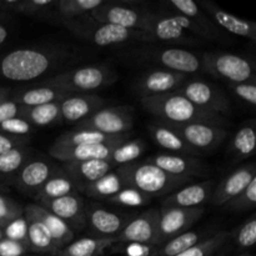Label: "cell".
Returning a JSON list of instances; mask_svg holds the SVG:
<instances>
[{"label": "cell", "mask_w": 256, "mask_h": 256, "mask_svg": "<svg viewBox=\"0 0 256 256\" xmlns=\"http://www.w3.org/2000/svg\"><path fill=\"white\" fill-rule=\"evenodd\" d=\"M230 90L244 100L246 104L254 108L256 105V82H238V84H229Z\"/></svg>", "instance_id": "c3c4849f"}, {"label": "cell", "mask_w": 256, "mask_h": 256, "mask_svg": "<svg viewBox=\"0 0 256 256\" xmlns=\"http://www.w3.org/2000/svg\"><path fill=\"white\" fill-rule=\"evenodd\" d=\"M145 162L160 168L168 174L178 178L192 179L204 176L209 172L208 166L195 156H185L176 154H156L146 158Z\"/></svg>", "instance_id": "d6986e66"}, {"label": "cell", "mask_w": 256, "mask_h": 256, "mask_svg": "<svg viewBox=\"0 0 256 256\" xmlns=\"http://www.w3.org/2000/svg\"><path fill=\"white\" fill-rule=\"evenodd\" d=\"M2 235L5 239L15 240V242H25L28 244L26 236V222L24 219V215H22L18 219L12 220L8 225L2 228Z\"/></svg>", "instance_id": "7dc6e473"}, {"label": "cell", "mask_w": 256, "mask_h": 256, "mask_svg": "<svg viewBox=\"0 0 256 256\" xmlns=\"http://www.w3.org/2000/svg\"><path fill=\"white\" fill-rule=\"evenodd\" d=\"M0 132L19 138H29L34 132V126L22 118L16 116L0 124Z\"/></svg>", "instance_id": "bcb514c9"}, {"label": "cell", "mask_w": 256, "mask_h": 256, "mask_svg": "<svg viewBox=\"0 0 256 256\" xmlns=\"http://www.w3.org/2000/svg\"><path fill=\"white\" fill-rule=\"evenodd\" d=\"M59 59V52L49 49H15L0 58V76L12 82H29L38 79L49 72Z\"/></svg>", "instance_id": "3957f363"}, {"label": "cell", "mask_w": 256, "mask_h": 256, "mask_svg": "<svg viewBox=\"0 0 256 256\" xmlns=\"http://www.w3.org/2000/svg\"><path fill=\"white\" fill-rule=\"evenodd\" d=\"M24 219L26 222V236L30 252L40 255L56 256L59 249L45 225L38 219L30 204L24 208Z\"/></svg>", "instance_id": "484cf974"}, {"label": "cell", "mask_w": 256, "mask_h": 256, "mask_svg": "<svg viewBox=\"0 0 256 256\" xmlns=\"http://www.w3.org/2000/svg\"><path fill=\"white\" fill-rule=\"evenodd\" d=\"M256 205V179L252 180L245 190L224 205L232 212H248L252 210Z\"/></svg>", "instance_id": "ee69618b"}, {"label": "cell", "mask_w": 256, "mask_h": 256, "mask_svg": "<svg viewBox=\"0 0 256 256\" xmlns=\"http://www.w3.org/2000/svg\"><path fill=\"white\" fill-rule=\"evenodd\" d=\"M202 70L228 84L255 82L254 65L249 59L226 52H204L200 58Z\"/></svg>", "instance_id": "8992f818"}, {"label": "cell", "mask_w": 256, "mask_h": 256, "mask_svg": "<svg viewBox=\"0 0 256 256\" xmlns=\"http://www.w3.org/2000/svg\"><path fill=\"white\" fill-rule=\"evenodd\" d=\"M254 179H256L255 164L252 162L238 168L226 178H224L219 185H215L210 202L216 206H224L229 200L246 189L248 185Z\"/></svg>", "instance_id": "44dd1931"}, {"label": "cell", "mask_w": 256, "mask_h": 256, "mask_svg": "<svg viewBox=\"0 0 256 256\" xmlns=\"http://www.w3.org/2000/svg\"><path fill=\"white\" fill-rule=\"evenodd\" d=\"M62 169L74 182L78 192H84L92 182L99 180L115 168L108 160H88L62 162Z\"/></svg>", "instance_id": "cb8c5ba5"}, {"label": "cell", "mask_w": 256, "mask_h": 256, "mask_svg": "<svg viewBox=\"0 0 256 256\" xmlns=\"http://www.w3.org/2000/svg\"><path fill=\"white\" fill-rule=\"evenodd\" d=\"M116 169L119 170L128 186L135 188L152 199L168 196L175 190L192 182V179L172 176L145 160H138Z\"/></svg>", "instance_id": "277c9868"}, {"label": "cell", "mask_w": 256, "mask_h": 256, "mask_svg": "<svg viewBox=\"0 0 256 256\" xmlns=\"http://www.w3.org/2000/svg\"><path fill=\"white\" fill-rule=\"evenodd\" d=\"M0 12H2V6H0Z\"/></svg>", "instance_id": "91938a15"}, {"label": "cell", "mask_w": 256, "mask_h": 256, "mask_svg": "<svg viewBox=\"0 0 256 256\" xmlns=\"http://www.w3.org/2000/svg\"><path fill=\"white\" fill-rule=\"evenodd\" d=\"M30 144V138H19L12 135L0 132V155L10 152V150L26 148Z\"/></svg>", "instance_id": "816d5d0a"}, {"label": "cell", "mask_w": 256, "mask_h": 256, "mask_svg": "<svg viewBox=\"0 0 256 256\" xmlns=\"http://www.w3.org/2000/svg\"><path fill=\"white\" fill-rule=\"evenodd\" d=\"M104 0H56L49 19L64 24L72 19L89 14L104 4Z\"/></svg>", "instance_id": "1f68e13d"}, {"label": "cell", "mask_w": 256, "mask_h": 256, "mask_svg": "<svg viewBox=\"0 0 256 256\" xmlns=\"http://www.w3.org/2000/svg\"><path fill=\"white\" fill-rule=\"evenodd\" d=\"M145 32L154 42H176V44H198L196 38L188 32L180 24L175 14L152 12Z\"/></svg>", "instance_id": "9a60e30c"}, {"label": "cell", "mask_w": 256, "mask_h": 256, "mask_svg": "<svg viewBox=\"0 0 256 256\" xmlns=\"http://www.w3.org/2000/svg\"><path fill=\"white\" fill-rule=\"evenodd\" d=\"M119 144L78 145L69 148L50 146L49 154L52 159L62 162H88V160H108L114 148Z\"/></svg>", "instance_id": "4316f807"}, {"label": "cell", "mask_w": 256, "mask_h": 256, "mask_svg": "<svg viewBox=\"0 0 256 256\" xmlns=\"http://www.w3.org/2000/svg\"><path fill=\"white\" fill-rule=\"evenodd\" d=\"M196 4L202 8L204 12H206L208 16L212 20L218 28L226 30L230 34L238 35V36L246 38V39L256 40V22L249 19H242V18L235 16L229 14L226 10L220 8L215 2L209 0H199Z\"/></svg>", "instance_id": "ffe728a7"}, {"label": "cell", "mask_w": 256, "mask_h": 256, "mask_svg": "<svg viewBox=\"0 0 256 256\" xmlns=\"http://www.w3.org/2000/svg\"><path fill=\"white\" fill-rule=\"evenodd\" d=\"M122 246H118L115 252H119L124 256H152L156 252V248L154 245H144V244H120Z\"/></svg>", "instance_id": "f907efd6"}, {"label": "cell", "mask_w": 256, "mask_h": 256, "mask_svg": "<svg viewBox=\"0 0 256 256\" xmlns=\"http://www.w3.org/2000/svg\"><path fill=\"white\" fill-rule=\"evenodd\" d=\"M118 74L106 65H86L56 74L40 82L42 86L60 90L65 94H90L110 86L116 82Z\"/></svg>", "instance_id": "5b68a950"}, {"label": "cell", "mask_w": 256, "mask_h": 256, "mask_svg": "<svg viewBox=\"0 0 256 256\" xmlns=\"http://www.w3.org/2000/svg\"><path fill=\"white\" fill-rule=\"evenodd\" d=\"M132 218V215L114 212L96 202L86 206V228L95 238L118 236Z\"/></svg>", "instance_id": "5bb4252c"}, {"label": "cell", "mask_w": 256, "mask_h": 256, "mask_svg": "<svg viewBox=\"0 0 256 256\" xmlns=\"http://www.w3.org/2000/svg\"><path fill=\"white\" fill-rule=\"evenodd\" d=\"M238 256H254V255H252V254H240V255H238Z\"/></svg>", "instance_id": "6f0895ef"}, {"label": "cell", "mask_w": 256, "mask_h": 256, "mask_svg": "<svg viewBox=\"0 0 256 256\" xmlns=\"http://www.w3.org/2000/svg\"><path fill=\"white\" fill-rule=\"evenodd\" d=\"M25 256H48V255H25Z\"/></svg>", "instance_id": "680465c9"}, {"label": "cell", "mask_w": 256, "mask_h": 256, "mask_svg": "<svg viewBox=\"0 0 256 256\" xmlns=\"http://www.w3.org/2000/svg\"><path fill=\"white\" fill-rule=\"evenodd\" d=\"M116 242L159 246V209H148L132 218L118 235Z\"/></svg>", "instance_id": "4fadbf2b"}, {"label": "cell", "mask_w": 256, "mask_h": 256, "mask_svg": "<svg viewBox=\"0 0 256 256\" xmlns=\"http://www.w3.org/2000/svg\"><path fill=\"white\" fill-rule=\"evenodd\" d=\"M78 192H79L76 190L72 179L65 174L62 168H59L42 185L34 200H36L38 204V202H45V200L59 199V198L68 196V195H75Z\"/></svg>", "instance_id": "836d02e7"}, {"label": "cell", "mask_w": 256, "mask_h": 256, "mask_svg": "<svg viewBox=\"0 0 256 256\" xmlns=\"http://www.w3.org/2000/svg\"><path fill=\"white\" fill-rule=\"evenodd\" d=\"M152 198H149L148 195L142 194V192L136 190L135 188L132 186H125L124 189L120 190L119 192L114 195V196L109 198L106 202H112V204L120 205V206L124 208H142L146 206L152 202Z\"/></svg>", "instance_id": "b9f144b4"}, {"label": "cell", "mask_w": 256, "mask_h": 256, "mask_svg": "<svg viewBox=\"0 0 256 256\" xmlns=\"http://www.w3.org/2000/svg\"><path fill=\"white\" fill-rule=\"evenodd\" d=\"M38 205L66 222L74 232H82L84 228H86L88 205L79 194L68 195L59 199L45 200V202H38Z\"/></svg>", "instance_id": "ac0fdd59"}, {"label": "cell", "mask_w": 256, "mask_h": 256, "mask_svg": "<svg viewBox=\"0 0 256 256\" xmlns=\"http://www.w3.org/2000/svg\"><path fill=\"white\" fill-rule=\"evenodd\" d=\"M68 95L69 94H65L60 90L40 85V86L16 92L12 100L20 106H39V105L49 104V102H62Z\"/></svg>", "instance_id": "8d00e7d4"}, {"label": "cell", "mask_w": 256, "mask_h": 256, "mask_svg": "<svg viewBox=\"0 0 256 256\" xmlns=\"http://www.w3.org/2000/svg\"><path fill=\"white\" fill-rule=\"evenodd\" d=\"M145 149L146 145L142 139H129L114 148L110 156L108 158V162L114 168L132 164L138 162V159L144 154Z\"/></svg>", "instance_id": "ab89813d"}, {"label": "cell", "mask_w": 256, "mask_h": 256, "mask_svg": "<svg viewBox=\"0 0 256 256\" xmlns=\"http://www.w3.org/2000/svg\"><path fill=\"white\" fill-rule=\"evenodd\" d=\"M104 106V99L96 94H70L60 102V116L66 124H79Z\"/></svg>", "instance_id": "7402d4cb"}, {"label": "cell", "mask_w": 256, "mask_h": 256, "mask_svg": "<svg viewBox=\"0 0 256 256\" xmlns=\"http://www.w3.org/2000/svg\"><path fill=\"white\" fill-rule=\"evenodd\" d=\"M202 206L184 209V208L160 206L159 209V245L174 239L190 230L204 215Z\"/></svg>", "instance_id": "7c38bea8"}, {"label": "cell", "mask_w": 256, "mask_h": 256, "mask_svg": "<svg viewBox=\"0 0 256 256\" xmlns=\"http://www.w3.org/2000/svg\"><path fill=\"white\" fill-rule=\"evenodd\" d=\"M230 239V232L222 230L216 232L212 235L208 236L202 242H198L196 245L192 246L190 249L180 252L175 256H212L214 252H216L228 240Z\"/></svg>", "instance_id": "60d3db41"}, {"label": "cell", "mask_w": 256, "mask_h": 256, "mask_svg": "<svg viewBox=\"0 0 256 256\" xmlns=\"http://www.w3.org/2000/svg\"><path fill=\"white\" fill-rule=\"evenodd\" d=\"M2 239H4V235H2V229L0 228V240Z\"/></svg>", "instance_id": "9f6ffc18"}, {"label": "cell", "mask_w": 256, "mask_h": 256, "mask_svg": "<svg viewBox=\"0 0 256 256\" xmlns=\"http://www.w3.org/2000/svg\"><path fill=\"white\" fill-rule=\"evenodd\" d=\"M58 256H60V255H58Z\"/></svg>", "instance_id": "94428289"}, {"label": "cell", "mask_w": 256, "mask_h": 256, "mask_svg": "<svg viewBox=\"0 0 256 256\" xmlns=\"http://www.w3.org/2000/svg\"><path fill=\"white\" fill-rule=\"evenodd\" d=\"M118 244L115 238H80L72 240L62 248L58 255L60 256H105V252ZM56 255V256H58Z\"/></svg>", "instance_id": "4dcf8cb0"}, {"label": "cell", "mask_w": 256, "mask_h": 256, "mask_svg": "<svg viewBox=\"0 0 256 256\" xmlns=\"http://www.w3.org/2000/svg\"><path fill=\"white\" fill-rule=\"evenodd\" d=\"M164 124L175 130L182 138V140L200 155L216 149L224 142L228 134L225 128L208 124V122H186V124L164 122Z\"/></svg>", "instance_id": "30bf717a"}, {"label": "cell", "mask_w": 256, "mask_h": 256, "mask_svg": "<svg viewBox=\"0 0 256 256\" xmlns=\"http://www.w3.org/2000/svg\"><path fill=\"white\" fill-rule=\"evenodd\" d=\"M20 118L26 120L32 126H49L62 122L60 102H49L39 106H22Z\"/></svg>", "instance_id": "e575fe53"}, {"label": "cell", "mask_w": 256, "mask_h": 256, "mask_svg": "<svg viewBox=\"0 0 256 256\" xmlns=\"http://www.w3.org/2000/svg\"><path fill=\"white\" fill-rule=\"evenodd\" d=\"M152 142L166 152L185 156H199V152L190 148L175 130L165 125L164 122H152L148 128Z\"/></svg>", "instance_id": "f1b7e54d"}, {"label": "cell", "mask_w": 256, "mask_h": 256, "mask_svg": "<svg viewBox=\"0 0 256 256\" xmlns=\"http://www.w3.org/2000/svg\"><path fill=\"white\" fill-rule=\"evenodd\" d=\"M140 104L148 112L159 118L160 122H208L219 126L225 124L224 116L200 109L176 92L140 98Z\"/></svg>", "instance_id": "6da1fadb"}, {"label": "cell", "mask_w": 256, "mask_h": 256, "mask_svg": "<svg viewBox=\"0 0 256 256\" xmlns=\"http://www.w3.org/2000/svg\"><path fill=\"white\" fill-rule=\"evenodd\" d=\"M162 6L165 9L162 12L180 14L192 20L206 34L208 40H219L222 38L219 28L212 22L206 12H202V8L194 0H166L162 2Z\"/></svg>", "instance_id": "d4e9b609"}, {"label": "cell", "mask_w": 256, "mask_h": 256, "mask_svg": "<svg viewBox=\"0 0 256 256\" xmlns=\"http://www.w3.org/2000/svg\"><path fill=\"white\" fill-rule=\"evenodd\" d=\"M22 214H24V208L19 202L0 192V228L2 229L12 220L22 216Z\"/></svg>", "instance_id": "f6af8a7d"}, {"label": "cell", "mask_w": 256, "mask_h": 256, "mask_svg": "<svg viewBox=\"0 0 256 256\" xmlns=\"http://www.w3.org/2000/svg\"><path fill=\"white\" fill-rule=\"evenodd\" d=\"M8 35H9V30H8V28H5L4 25L0 24V45L6 40Z\"/></svg>", "instance_id": "11a10c76"}, {"label": "cell", "mask_w": 256, "mask_h": 256, "mask_svg": "<svg viewBox=\"0 0 256 256\" xmlns=\"http://www.w3.org/2000/svg\"><path fill=\"white\" fill-rule=\"evenodd\" d=\"M20 109H22V106L16 104L12 99H8L2 102L0 104V124L6 122V120L12 119V118L19 116Z\"/></svg>", "instance_id": "f5cc1de1"}, {"label": "cell", "mask_w": 256, "mask_h": 256, "mask_svg": "<svg viewBox=\"0 0 256 256\" xmlns=\"http://www.w3.org/2000/svg\"><path fill=\"white\" fill-rule=\"evenodd\" d=\"M129 134L122 135H106L102 132H94L88 129H72L62 134L55 139L52 146L54 148H69L78 145H95V144H122L130 139Z\"/></svg>", "instance_id": "83f0119b"}, {"label": "cell", "mask_w": 256, "mask_h": 256, "mask_svg": "<svg viewBox=\"0 0 256 256\" xmlns=\"http://www.w3.org/2000/svg\"><path fill=\"white\" fill-rule=\"evenodd\" d=\"M30 206H32V212H35L38 219L45 225L48 232H50V235H52V240H54L55 245L59 249V252L74 240L75 232H72V228L66 222H64L62 219L55 216L54 214L48 212L46 209H44L40 205L30 204Z\"/></svg>", "instance_id": "d6a6232c"}, {"label": "cell", "mask_w": 256, "mask_h": 256, "mask_svg": "<svg viewBox=\"0 0 256 256\" xmlns=\"http://www.w3.org/2000/svg\"><path fill=\"white\" fill-rule=\"evenodd\" d=\"M186 80L188 76L184 74L154 68L145 72L138 79L135 92L140 95V98L168 94L176 92Z\"/></svg>", "instance_id": "e0dca14e"}, {"label": "cell", "mask_w": 256, "mask_h": 256, "mask_svg": "<svg viewBox=\"0 0 256 256\" xmlns=\"http://www.w3.org/2000/svg\"><path fill=\"white\" fill-rule=\"evenodd\" d=\"M176 92L186 98L189 102H192L200 109L222 115V116L229 114L232 110L226 95L219 88L204 80L195 79L189 80V82L186 80L176 90Z\"/></svg>", "instance_id": "8fae6325"}, {"label": "cell", "mask_w": 256, "mask_h": 256, "mask_svg": "<svg viewBox=\"0 0 256 256\" xmlns=\"http://www.w3.org/2000/svg\"><path fill=\"white\" fill-rule=\"evenodd\" d=\"M62 25L75 36L96 46H112L128 42L152 44V39L148 32L142 30L126 29L109 22H100L92 19L90 14L82 15Z\"/></svg>", "instance_id": "7a4b0ae2"}, {"label": "cell", "mask_w": 256, "mask_h": 256, "mask_svg": "<svg viewBox=\"0 0 256 256\" xmlns=\"http://www.w3.org/2000/svg\"><path fill=\"white\" fill-rule=\"evenodd\" d=\"M214 234V232H212ZM209 232H199V230H188L182 235H178L174 239L164 242L156 248V252L152 256H175L185 250L190 249L192 246L196 245L198 242H202L210 236Z\"/></svg>", "instance_id": "74e56055"}, {"label": "cell", "mask_w": 256, "mask_h": 256, "mask_svg": "<svg viewBox=\"0 0 256 256\" xmlns=\"http://www.w3.org/2000/svg\"><path fill=\"white\" fill-rule=\"evenodd\" d=\"M154 12L138 6L132 2H105L89 12L92 19L118 26L145 32Z\"/></svg>", "instance_id": "ba28073f"}, {"label": "cell", "mask_w": 256, "mask_h": 256, "mask_svg": "<svg viewBox=\"0 0 256 256\" xmlns=\"http://www.w3.org/2000/svg\"><path fill=\"white\" fill-rule=\"evenodd\" d=\"M230 238L240 249H249L256 242V216L252 215L246 222H242L238 229L230 232Z\"/></svg>", "instance_id": "7bdbcfd3"}, {"label": "cell", "mask_w": 256, "mask_h": 256, "mask_svg": "<svg viewBox=\"0 0 256 256\" xmlns=\"http://www.w3.org/2000/svg\"><path fill=\"white\" fill-rule=\"evenodd\" d=\"M128 186L125 180L120 175L119 170L115 168L112 172L105 174L95 182H92L89 188L84 192L86 196L95 200H108L109 198L114 196L116 192Z\"/></svg>", "instance_id": "d590c367"}, {"label": "cell", "mask_w": 256, "mask_h": 256, "mask_svg": "<svg viewBox=\"0 0 256 256\" xmlns=\"http://www.w3.org/2000/svg\"><path fill=\"white\" fill-rule=\"evenodd\" d=\"M29 252V245L25 242L5 239V238L0 240V256H25Z\"/></svg>", "instance_id": "681fc988"}, {"label": "cell", "mask_w": 256, "mask_h": 256, "mask_svg": "<svg viewBox=\"0 0 256 256\" xmlns=\"http://www.w3.org/2000/svg\"><path fill=\"white\" fill-rule=\"evenodd\" d=\"M256 148V132L254 122H245L238 129L230 142V154L236 159L252 156Z\"/></svg>", "instance_id": "f35d334b"}, {"label": "cell", "mask_w": 256, "mask_h": 256, "mask_svg": "<svg viewBox=\"0 0 256 256\" xmlns=\"http://www.w3.org/2000/svg\"><path fill=\"white\" fill-rule=\"evenodd\" d=\"M10 94H12V90H10L9 88L0 86V104H2V102H5V100L9 99Z\"/></svg>", "instance_id": "db71d44e"}, {"label": "cell", "mask_w": 256, "mask_h": 256, "mask_svg": "<svg viewBox=\"0 0 256 256\" xmlns=\"http://www.w3.org/2000/svg\"><path fill=\"white\" fill-rule=\"evenodd\" d=\"M134 125V108L129 105L102 106L89 118L75 125L74 129H88L106 135L132 132Z\"/></svg>", "instance_id": "9c48e42d"}, {"label": "cell", "mask_w": 256, "mask_h": 256, "mask_svg": "<svg viewBox=\"0 0 256 256\" xmlns=\"http://www.w3.org/2000/svg\"><path fill=\"white\" fill-rule=\"evenodd\" d=\"M30 146L10 150L0 155V190H8L14 186V182L22 165L32 158Z\"/></svg>", "instance_id": "f546056e"}, {"label": "cell", "mask_w": 256, "mask_h": 256, "mask_svg": "<svg viewBox=\"0 0 256 256\" xmlns=\"http://www.w3.org/2000/svg\"><path fill=\"white\" fill-rule=\"evenodd\" d=\"M214 188L215 182L212 180L190 182L165 196L162 202V206L184 208V209L199 208L204 202H210Z\"/></svg>", "instance_id": "603a6c76"}, {"label": "cell", "mask_w": 256, "mask_h": 256, "mask_svg": "<svg viewBox=\"0 0 256 256\" xmlns=\"http://www.w3.org/2000/svg\"><path fill=\"white\" fill-rule=\"evenodd\" d=\"M59 168L52 160L30 158L20 169L14 182V188L22 194L34 199L42 185Z\"/></svg>", "instance_id": "2e32d148"}, {"label": "cell", "mask_w": 256, "mask_h": 256, "mask_svg": "<svg viewBox=\"0 0 256 256\" xmlns=\"http://www.w3.org/2000/svg\"><path fill=\"white\" fill-rule=\"evenodd\" d=\"M138 59L156 65L160 69L189 75L202 72V60L192 52L182 48L144 46L135 52Z\"/></svg>", "instance_id": "52a82bcc"}]
</instances>
